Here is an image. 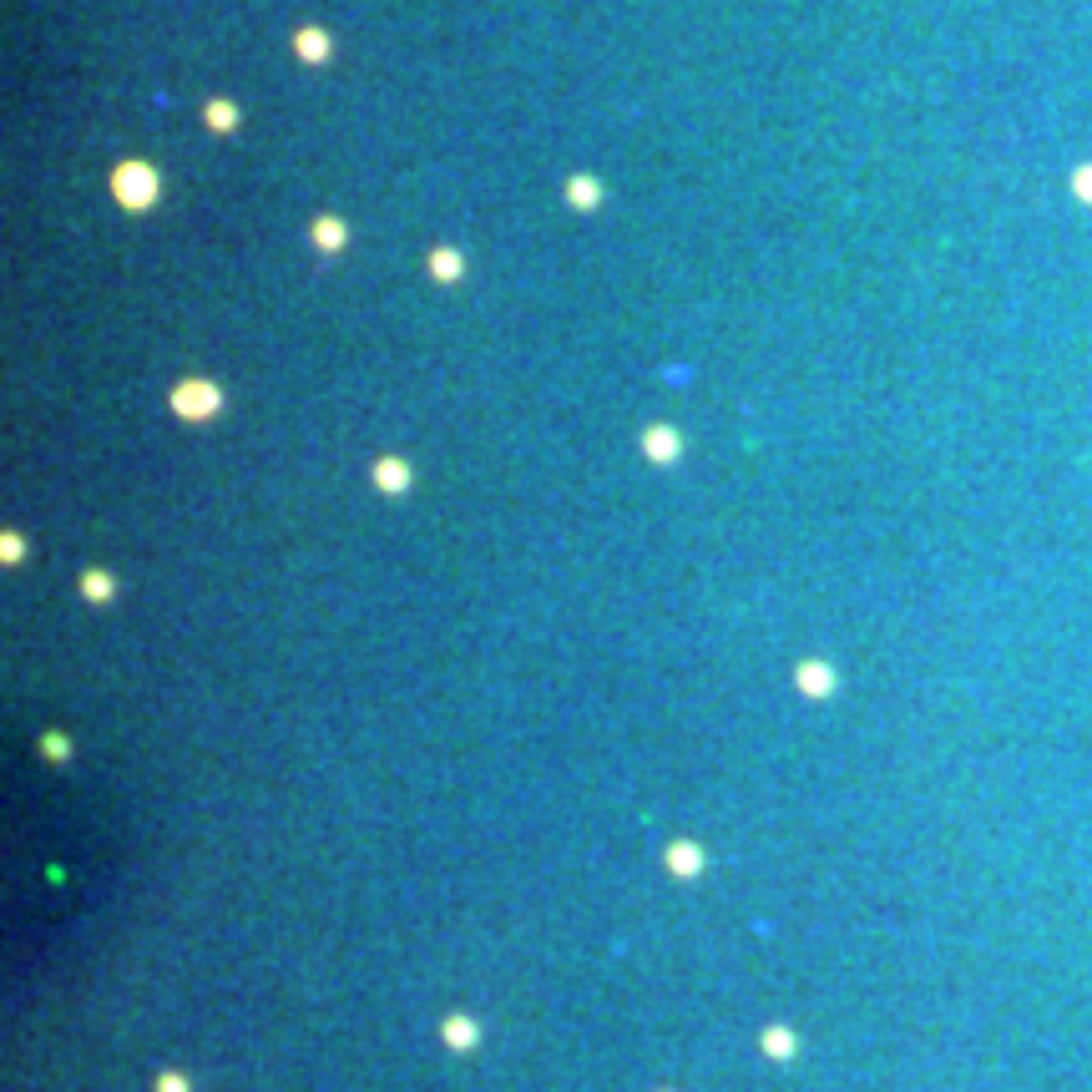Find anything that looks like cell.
Segmentation results:
<instances>
[{
  "label": "cell",
  "instance_id": "obj_1",
  "mask_svg": "<svg viewBox=\"0 0 1092 1092\" xmlns=\"http://www.w3.org/2000/svg\"><path fill=\"white\" fill-rule=\"evenodd\" d=\"M112 198L133 212L152 208V203H158V172L147 168V162H122V168L112 172Z\"/></svg>",
  "mask_w": 1092,
  "mask_h": 1092
},
{
  "label": "cell",
  "instance_id": "obj_2",
  "mask_svg": "<svg viewBox=\"0 0 1092 1092\" xmlns=\"http://www.w3.org/2000/svg\"><path fill=\"white\" fill-rule=\"evenodd\" d=\"M172 405H177V415H187V421H208V415L223 410V390L208 380H183L172 390Z\"/></svg>",
  "mask_w": 1092,
  "mask_h": 1092
},
{
  "label": "cell",
  "instance_id": "obj_3",
  "mask_svg": "<svg viewBox=\"0 0 1092 1092\" xmlns=\"http://www.w3.org/2000/svg\"><path fill=\"white\" fill-rule=\"evenodd\" d=\"M430 274L440 278V284H456V278L465 274V253H456V249H430Z\"/></svg>",
  "mask_w": 1092,
  "mask_h": 1092
},
{
  "label": "cell",
  "instance_id": "obj_4",
  "mask_svg": "<svg viewBox=\"0 0 1092 1092\" xmlns=\"http://www.w3.org/2000/svg\"><path fill=\"white\" fill-rule=\"evenodd\" d=\"M566 198H572V208H597V203H602V187H597V177H572V183H566Z\"/></svg>",
  "mask_w": 1092,
  "mask_h": 1092
},
{
  "label": "cell",
  "instance_id": "obj_5",
  "mask_svg": "<svg viewBox=\"0 0 1092 1092\" xmlns=\"http://www.w3.org/2000/svg\"><path fill=\"white\" fill-rule=\"evenodd\" d=\"M294 46H299V56H303V61H324V56L334 51L324 31H299V36H294Z\"/></svg>",
  "mask_w": 1092,
  "mask_h": 1092
},
{
  "label": "cell",
  "instance_id": "obj_6",
  "mask_svg": "<svg viewBox=\"0 0 1092 1092\" xmlns=\"http://www.w3.org/2000/svg\"><path fill=\"white\" fill-rule=\"evenodd\" d=\"M344 238H349V233H344V223H340V218H314V243H319V249H344Z\"/></svg>",
  "mask_w": 1092,
  "mask_h": 1092
},
{
  "label": "cell",
  "instance_id": "obj_7",
  "mask_svg": "<svg viewBox=\"0 0 1092 1092\" xmlns=\"http://www.w3.org/2000/svg\"><path fill=\"white\" fill-rule=\"evenodd\" d=\"M647 456H658V461H673V456H678V435L663 430V425H658V430H647Z\"/></svg>",
  "mask_w": 1092,
  "mask_h": 1092
},
{
  "label": "cell",
  "instance_id": "obj_8",
  "mask_svg": "<svg viewBox=\"0 0 1092 1092\" xmlns=\"http://www.w3.org/2000/svg\"><path fill=\"white\" fill-rule=\"evenodd\" d=\"M203 117H208L212 133H228V127H238V106L233 102H208V112H203Z\"/></svg>",
  "mask_w": 1092,
  "mask_h": 1092
},
{
  "label": "cell",
  "instance_id": "obj_9",
  "mask_svg": "<svg viewBox=\"0 0 1092 1092\" xmlns=\"http://www.w3.org/2000/svg\"><path fill=\"white\" fill-rule=\"evenodd\" d=\"M375 475H380L384 491H405V481H410V471L400 461H380V471H375Z\"/></svg>",
  "mask_w": 1092,
  "mask_h": 1092
},
{
  "label": "cell",
  "instance_id": "obj_10",
  "mask_svg": "<svg viewBox=\"0 0 1092 1092\" xmlns=\"http://www.w3.org/2000/svg\"><path fill=\"white\" fill-rule=\"evenodd\" d=\"M81 587H87V597H112V582H106V577H96V572H92L87 582H81Z\"/></svg>",
  "mask_w": 1092,
  "mask_h": 1092
},
{
  "label": "cell",
  "instance_id": "obj_11",
  "mask_svg": "<svg viewBox=\"0 0 1092 1092\" xmlns=\"http://www.w3.org/2000/svg\"><path fill=\"white\" fill-rule=\"evenodd\" d=\"M804 683H809V693H825V668H804Z\"/></svg>",
  "mask_w": 1092,
  "mask_h": 1092
},
{
  "label": "cell",
  "instance_id": "obj_12",
  "mask_svg": "<svg viewBox=\"0 0 1092 1092\" xmlns=\"http://www.w3.org/2000/svg\"><path fill=\"white\" fill-rule=\"evenodd\" d=\"M1072 183H1078V193L1092 203V168H1078V177H1072Z\"/></svg>",
  "mask_w": 1092,
  "mask_h": 1092
}]
</instances>
